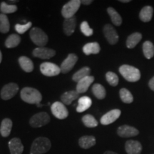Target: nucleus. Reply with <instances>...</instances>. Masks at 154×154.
Returning a JSON list of instances; mask_svg holds the SVG:
<instances>
[{"label":"nucleus","mask_w":154,"mask_h":154,"mask_svg":"<svg viewBox=\"0 0 154 154\" xmlns=\"http://www.w3.org/2000/svg\"><path fill=\"white\" fill-rule=\"evenodd\" d=\"M20 96L23 101L30 104H38L42 100L41 93L36 88L32 87H25L22 88Z\"/></svg>","instance_id":"f257e3e1"},{"label":"nucleus","mask_w":154,"mask_h":154,"mask_svg":"<svg viewBox=\"0 0 154 154\" xmlns=\"http://www.w3.org/2000/svg\"><path fill=\"white\" fill-rule=\"evenodd\" d=\"M50 140L46 137H38L34 140L30 149V154H44L51 149Z\"/></svg>","instance_id":"f03ea898"},{"label":"nucleus","mask_w":154,"mask_h":154,"mask_svg":"<svg viewBox=\"0 0 154 154\" xmlns=\"http://www.w3.org/2000/svg\"><path fill=\"white\" fill-rule=\"evenodd\" d=\"M119 72L125 79L129 82H136L140 79L139 69L130 65L124 64L121 66Z\"/></svg>","instance_id":"7ed1b4c3"},{"label":"nucleus","mask_w":154,"mask_h":154,"mask_svg":"<svg viewBox=\"0 0 154 154\" xmlns=\"http://www.w3.org/2000/svg\"><path fill=\"white\" fill-rule=\"evenodd\" d=\"M29 35L31 40L33 42L34 44L38 46V47H44L47 44L48 40H49L48 36L45 32L38 27L32 28Z\"/></svg>","instance_id":"20e7f679"},{"label":"nucleus","mask_w":154,"mask_h":154,"mask_svg":"<svg viewBox=\"0 0 154 154\" xmlns=\"http://www.w3.org/2000/svg\"><path fill=\"white\" fill-rule=\"evenodd\" d=\"M80 0H71L63 7L61 9V14L65 19H70L74 17L81 6Z\"/></svg>","instance_id":"39448f33"},{"label":"nucleus","mask_w":154,"mask_h":154,"mask_svg":"<svg viewBox=\"0 0 154 154\" xmlns=\"http://www.w3.org/2000/svg\"><path fill=\"white\" fill-rule=\"evenodd\" d=\"M49 121L50 117L47 113L40 112L36 113L30 119L29 124L33 128H39L49 124Z\"/></svg>","instance_id":"423d86ee"},{"label":"nucleus","mask_w":154,"mask_h":154,"mask_svg":"<svg viewBox=\"0 0 154 154\" xmlns=\"http://www.w3.org/2000/svg\"><path fill=\"white\" fill-rule=\"evenodd\" d=\"M40 71L42 74L49 77L57 76L61 73L60 67L51 62L42 63L40 66Z\"/></svg>","instance_id":"0eeeda50"},{"label":"nucleus","mask_w":154,"mask_h":154,"mask_svg":"<svg viewBox=\"0 0 154 154\" xmlns=\"http://www.w3.org/2000/svg\"><path fill=\"white\" fill-rule=\"evenodd\" d=\"M19 86L15 83H9L6 84L4 87L2 88L1 91V98L3 100H9L17 94L19 91Z\"/></svg>","instance_id":"6e6552de"},{"label":"nucleus","mask_w":154,"mask_h":154,"mask_svg":"<svg viewBox=\"0 0 154 154\" xmlns=\"http://www.w3.org/2000/svg\"><path fill=\"white\" fill-rule=\"evenodd\" d=\"M51 110L52 114L58 119H65L69 116V112L66 107L61 102H54L51 105Z\"/></svg>","instance_id":"1a4fd4ad"},{"label":"nucleus","mask_w":154,"mask_h":154,"mask_svg":"<svg viewBox=\"0 0 154 154\" xmlns=\"http://www.w3.org/2000/svg\"><path fill=\"white\" fill-rule=\"evenodd\" d=\"M78 61V57L75 54H69L66 59L61 63L60 69L61 72L66 74L74 68V65Z\"/></svg>","instance_id":"9d476101"},{"label":"nucleus","mask_w":154,"mask_h":154,"mask_svg":"<svg viewBox=\"0 0 154 154\" xmlns=\"http://www.w3.org/2000/svg\"><path fill=\"white\" fill-rule=\"evenodd\" d=\"M103 34L106 38L111 45H114L119 41V35L116 31L111 24H106L103 27Z\"/></svg>","instance_id":"9b49d317"},{"label":"nucleus","mask_w":154,"mask_h":154,"mask_svg":"<svg viewBox=\"0 0 154 154\" xmlns=\"http://www.w3.org/2000/svg\"><path fill=\"white\" fill-rule=\"evenodd\" d=\"M117 134L121 138H130L138 136L139 131L135 127L128 126V125H123L118 128Z\"/></svg>","instance_id":"f8f14e48"},{"label":"nucleus","mask_w":154,"mask_h":154,"mask_svg":"<svg viewBox=\"0 0 154 154\" xmlns=\"http://www.w3.org/2000/svg\"><path fill=\"white\" fill-rule=\"evenodd\" d=\"M56 54V51L54 49L47 47H37L33 51L34 57H38L42 59H49Z\"/></svg>","instance_id":"ddd939ff"},{"label":"nucleus","mask_w":154,"mask_h":154,"mask_svg":"<svg viewBox=\"0 0 154 154\" xmlns=\"http://www.w3.org/2000/svg\"><path fill=\"white\" fill-rule=\"evenodd\" d=\"M121 111L119 109H113L106 113L101 118V124L102 125H109L114 122L120 117Z\"/></svg>","instance_id":"4468645a"},{"label":"nucleus","mask_w":154,"mask_h":154,"mask_svg":"<svg viewBox=\"0 0 154 154\" xmlns=\"http://www.w3.org/2000/svg\"><path fill=\"white\" fill-rule=\"evenodd\" d=\"M141 143L136 140H127L125 144V150L127 154H140L142 152Z\"/></svg>","instance_id":"2eb2a0df"},{"label":"nucleus","mask_w":154,"mask_h":154,"mask_svg":"<svg viewBox=\"0 0 154 154\" xmlns=\"http://www.w3.org/2000/svg\"><path fill=\"white\" fill-rule=\"evenodd\" d=\"M8 145L11 154H22L24 151V146L19 138H11Z\"/></svg>","instance_id":"dca6fc26"},{"label":"nucleus","mask_w":154,"mask_h":154,"mask_svg":"<svg viewBox=\"0 0 154 154\" xmlns=\"http://www.w3.org/2000/svg\"><path fill=\"white\" fill-rule=\"evenodd\" d=\"M94 77L92 76H88L86 78L83 79L77 83L76 85V91L79 94L85 93L87 91L88 88L91 86V84L94 82Z\"/></svg>","instance_id":"f3484780"},{"label":"nucleus","mask_w":154,"mask_h":154,"mask_svg":"<svg viewBox=\"0 0 154 154\" xmlns=\"http://www.w3.org/2000/svg\"><path fill=\"white\" fill-rule=\"evenodd\" d=\"M76 26V18L75 17L70 19H65L63 24V32H64L65 34L67 36H71L72 34H74Z\"/></svg>","instance_id":"a211bd4d"},{"label":"nucleus","mask_w":154,"mask_h":154,"mask_svg":"<svg viewBox=\"0 0 154 154\" xmlns=\"http://www.w3.org/2000/svg\"><path fill=\"white\" fill-rule=\"evenodd\" d=\"M96 138L93 136H84L79 140V145L84 149H88L95 146Z\"/></svg>","instance_id":"6ab92c4d"},{"label":"nucleus","mask_w":154,"mask_h":154,"mask_svg":"<svg viewBox=\"0 0 154 154\" xmlns=\"http://www.w3.org/2000/svg\"><path fill=\"white\" fill-rule=\"evenodd\" d=\"M92 101L88 96H82L79 99L78 106L76 107V111L79 113H82L87 110L91 107Z\"/></svg>","instance_id":"aec40b11"},{"label":"nucleus","mask_w":154,"mask_h":154,"mask_svg":"<svg viewBox=\"0 0 154 154\" xmlns=\"http://www.w3.org/2000/svg\"><path fill=\"white\" fill-rule=\"evenodd\" d=\"M101 47L97 42H91L85 44L83 47V51L86 55L97 54L100 52Z\"/></svg>","instance_id":"412c9836"},{"label":"nucleus","mask_w":154,"mask_h":154,"mask_svg":"<svg viewBox=\"0 0 154 154\" xmlns=\"http://www.w3.org/2000/svg\"><path fill=\"white\" fill-rule=\"evenodd\" d=\"M12 128V121L9 119H5L0 126V134L3 137H8Z\"/></svg>","instance_id":"4be33fe9"},{"label":"nucleus","mask_w":154,"mask_h":154,"mask_svg":"<svg viewBox=\"0 0 154 154\" xmlns=\"http://www.w3.org/2000/svg\"><path fill=\"white\" fill-rule=\"evenodd\" d=\"M153 14V9L151 6H146L139 13V18L142 22H149L151 20Z\"/></svg>","instance_id":"5701e85b"},{"label":"nucleus","mask_w":154,"mask_h":154,"mask_svg":"<svg viewBox=\"0 0 154 154\" xmlns=\"http://www.w3.org/2000/svg\"><path fill=\"white\" fill-rule=\"evenodd\" d=\"M79 96V94L76 91H69L63 93L61 96V101L63 104L70 105L74 100H76Z\"/></svg>","instance_id":"b1692460"},{"label":"nucleus","mask_w":154,"mask_h":154,"mask_svg":"<svg viewBox=\"0 0 154 154\" xmlns=\"http://www.w3.org/2000/svg\"><path fill=\"white\" fill-rule=\"evenodd\" d=\"M19 63L21 68H22L24 72L29 73L32 72V71L34 70V63L29 58L24 57V56L19 57Z\"/></svg>","instance_id":"393cba45"},{"label":"nucleus","mask_w":154,"mask_h":154,"mask_svg":"<svg viewBox=\"0 0 154 154\" xmlns=\"http://www.w3.org/2000/svg\"><path fill=\"white\" fill-rule=\"evenodd\" d=\"M142 38V34L139 32H135L128 36L126 40V47L128 49H133L139 43Z\"/></svg>","instance_id":"a878e982"},{"label":"nucleus","mask_w":154,"mask_h":154,"mask_svg":"<svg viewBox=\"0 0 154 154\" xmlns=\"http://www.w3.org/2000/svg\"><path fill=\"white\" fill-rule=\"evenodd\" d=\"M90 73H91V69H90L89 67H83V68L79 69L78 72H76L74 75H73L72 79L73 81H74V82L78 83L79 81L83 79L90 76Z\"/></svg>","instance_id":"bb28decb"},{"label":"nucleus","mask_w":154,"mask_h":154,"mask_svg":"<svg viewBox=\"0 0 154 154\" xmlns=\"http://www.w3.org/2000/svg\"><path fill=\"white\" fill-rule=\"evenodd\" d=\"M107 12L110 16L113 24L116 26H121V24H122V18H121V15L113 7H109L107 9Z\"/></svg>","instance_id":"cd10ccee"},{"label":"nucleus","mask_w":154,"mask_h":154,"mask_svg":"<svg viewBox=\"0 0 154 154\" xmlns=\"http://www.w3.org/2000/svg\"><path fill=\"white\" fill-rule=\"evenodd\" d=\"M21 42V37L15 34H11L5 41V47L9 49L14 48L19 45Z\"/></svg>","instance_id":"c85d7f7f"},{"label":"nucleus","mask_w":154,"mask_h":154,"mask_svg":"<svg viewBox=\"0 0 154 154\" xmlns=\"http://www.w3.org/2000/svg\"><path fill=\"white\" fill-rule=\"evenodd\" d=\"M143 52L146 59H150L154 56V45L151 42L146 41L143 44Z\"/></svg>","instance_id":"c756f323"},{"label":"nucleus","mask_w":154,"mask_h":154,"mask_svg":"<svg viewBox=\"0 0 154 154\" xmlns=\"http://www.w3.org/2000/svg\"><path fill=\"white\" fill-rule=\"evenodd\" d=\"M92 92L98 99H103L106 97V90L104 87L99 84H95L92 87Z\"/></svg>","instance_id":"7c9ffc66"},{"label":"nucleus","mask_w":154,"mask_h":154,"mask_svg":"<svg viewBox=\"0 0 154 154\" xmlns=\"http://www.w3.org/2000/svg\"><path fill=\"white\" fill-rule=\"evenodd\" d=\"M82 122L84 126L88 128H95L98 126L99 123L96 121L95 117L91 114H86L82 117Z\"/></svg>","instance_id":"2f4dec72"},{"label":"nucleus","mask_w":154,"mask_h":154,"mask_svg":"<svg viewBox=\"0 0 154 154\" xmlns=\"http://www.w3.org/2000/svg\"><path fill=\"white\" fill-rule=\"evenodd\" d=\"M10 29V24L8 17L6 14H0V32L7 33Z\"/></svg>","instance_id":"473e14b6"},{"label":"nucleus","mask_w":154,"mask_h":154,"mask_svg":"<svg viewBox=\"0 0 154 154\" xmlns=\"http://www.w3.org/2000/svg\"><path fill=\"white\" fill-rule=\"evenodd\" d=\"M119 95H120L121 101L125 103H131L134 101L133 95L128 89H126V88H121L120 91H119Z\"/></svg>","instance_id":"72a5a7b5"},{"label":"nucleus","mask_w":154,"mask_h":154,"mask_svg":"<svg viewBox=\"0 0 154 154\" xmlns=\"http://www.w3.org/2000/svg\"><path fill=\"white\" fill-rule=\"evenodd\" d=\"M0 10L2 14H11L17 11V7L14 5H7L6 2H2L0 5Z\"/></svg>","instance_id":"f704fd0d"},{"label":"nucleus","mask_w":154,"mask_h":154,"mask_svg":"<svg viewBox=\"0 0 154 154\" xmlns=\"http://www.w3.org/2000/svg\"><path fill=\"white\" fill-rule=\"evenodd\" d=\"M106 81L112 86H116L118 85L119 84V77L115 73L112 72H109L106 74Z\"/></svg>","instance_id":"c9c22d12"},{"label":"nucleus","mask_w":154,"mask_h":154,"mask_svg":"<svg viewBox=\"0 0 154 154\" xmlns=\"http://www.w3.org/2000/svg\"><path fill=\"white\" fill-rule=\"evenodd\" d=\"M80 29L82 33L84 34L86 36H91L94 33L93 29H92L91 28H90L88 22H86V21H84V22H83L82 24H81Z\"/></svg>","instance_id":"e433bc0d"},{"label":"nucleus","mask_w":154,"mask_h":154,"mask_svg":"<svg viewBox=\"0 0 154 154\" xmlns=\"http://www.w3.org/2000/svg\"><path fill=\"white\" fill-rule=\"evenodd\" d=\"M32 23L31 22H29L25 24H17L15 25V29L19 34H24L25 32L27 31L29 29L31 26H32Z\"/></svg>","instance_id":"4c0bfd02"},{"label":"nucleus","mask_w":154,"mask_h":154,"mask_svg":"<svg viewBox=\"0 0 154 154\" xmlns=\"http://www.w3.org/2000/svg\"><path fill=\"white\" fill-rule=\"evenodd\" d=\"M149 86L150 88H151V89L152 90V91H154V76L153 77V78L151 79V80L149 81Z\"/></svg>","instance_id":"58836bf2"},{"label":"nucleus","mask_w":154,"mask_h":154,"mask_svg":"<svg viewBox=\"0 0 154 154\" xmlns=\"http://www.w3.org/2000/svg\"><path fill=\"white\" fill-rule=\"evenodd\" d=\"M81 2L84 5H89L93 2V1L92 0H83V1H81Z\"/></svg>","instance_id":"ea45409f"},{"label":"nucleus","mask_w":154,"mask_h":154,"mask_svg":"<svg viewBox=\"0 0 154 154\" xmlns=\"http://www.w3.org/2000/svg\"><path fill=\"white\" fill-rule=\"evenodd\" d=\"M103 154H118V153H116V152H113V151H107L104 152V153H103Z\"/></svg>","instance_id":"a19ab883"},{"label":"nucleus","mask_w":154,"mask_h":154,"mask_svg":"<svg viewBox=\"0 0 154 154\" xmlns=\"http://www.w3.org/2000/svg\"><path fill=\"white\" fill-rule=\"evenodd\" d=\"M119 2H123V3H128V2H130V0H120Z\"/></svg>","instance_id":"79ce46f5"},{"label":"nucleus","mask_w":154,"mask_h":154,"mask_svg":"<svg viewBox=\"0 0 154 154\" xmlns=\"http://www.w3.org/2000/svg\"><path fill=\"white\" fill-rule=\"evenodd\" d=\"M2 54L1 51H0V63L2 62Z\"/></svg>","instance_id":"37998d69"},{"label":"nucleus","mask_w":154,"mask_h":154,"mask_svg":"<svg viewBox=\"0 0 154 154\" xmlns=\"http://www.w3.org/2000/svg\"><path fill=\"white\" fill-rule=\"evenodd\" d=\"M10 2H18V1H9Z\"/></svg>","instance_id":"c03bdc74"},{"label":"nucleus","mask_w":154,"mask_h":154,"mask_svg":"<svg viewBox=\"0 0 154 154\" xmlns=\"http://www.w3.org/2000/svg\"><path fill=\"white\" fill-rule=\"evenodd\" d=\"M153 154H154V153H153Z\"/></svg>","instance_id":"a18cd8bd"}]
</instances>
